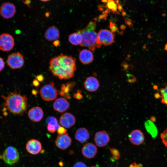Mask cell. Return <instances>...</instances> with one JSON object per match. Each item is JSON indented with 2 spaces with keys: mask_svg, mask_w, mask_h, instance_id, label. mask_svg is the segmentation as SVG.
Listing matches in <instances>:
<instances>
[{
  "mask_svg": "<svg viewBox=\"0 0 167 167\" xmlns=\"http://www.w3.org/2000/svg\"><path fill=\"white\" fill-rule=\"evenodd\" d=\"M76 69L75 58L62 53L51 58L49 62V70L54 76L60 79L72 78Z\"/></svg>",
  "mask_w": 167,
  "mask_h": 167,
  "instance_id": "obj_1",
  "label": "cell"
},
{
  "mask_svg": "<svg viewBox=\"0 0 167 167\" xmlns=\"http://www.w3.org/2000/svg\"><path fill=\"white\" fill-rule=\"evenodd\" d=\"M3 112H8L15 115H22L28 108V98L16 92H9L6 96H1Z\"/></svg>",
  "mask_w": 167,
  "mask_h": 167,
  "instance_id": "obj_2",
  "label": "cell"
},
{
  "mask_svg": "<svg viewBox=\"0 0 167 167\" xmlns=\"http://www.w3.org/2000/svg\"><path fill=\"white\" fill-rule=\"evenodd\" d=\"M96 26L95 22L92 21L84 28L78 31L82 36L81 46L87 47L92 51L101 47L96 31Z\"/></svg>",
  "mask_w": 167,
  "mask_h": 167,
  "instance_id": "obj_3",
  "label": "cell"
},
{
  "mask_svg": "<svg viewBox=\"0 0 167 167\" xmlns=\"http://www.w3.org/2000/svg\"><path fill=\"white\" fill-rule=\"evenodd\" d=\"M42 98L45 101H49L55 100L57 96L58 92L53 82L43 86L40 90Z\"/></svg>",
  "mask_w": 167,
  "mask_h": 167,
  "instance_id": "obj_4",
  "label": "cell"
},
{
  "mask_svg": "<svg viewBox=\"0 0 167 167\" xmlns=\"http://www.w3.org/2000/svg\"><path fill=\"white\" fill-rule=\"evenodd\" d=\"M2 158L5 163L11 165L16 163L19 159V155L15 147H8L3 152Z\"/></svg>",
  "mask_w": 167,
  "mask_h": 167,
  "instance_id": "obj_5",
  "label": "cell"
},
{
  "mask_svg": "<svg viewBox=\"0 0 167 167\" xmlns=\"http://www.w3.org/2000/svg\"><path fill=\"white\" fill-rule=\"evenodd\" d=\"M7 65L11 69H16L22 67L24 65V60L23 55L19 52L10 54L6 60Z\"/></svg>",
  "mask_w": 167,
  "mask_h": 167,
  "instance_id": "obj_6",
  "label": "cell"
},
{
  "mask_svg": "<svg viewBox=\"0 0 167 167\" xmlns=\"http://www.w3.org/2000/svg\"><path fill=\"white\" fill-rule=\"evenodd\" d=\"M15 45V40L10 34L4 33L0 35V49L4 52L12 50Z\"/></svg>",
  "mask_w": 167,
  "mask_h": 167,
  "instance_id": "obj_7",
  "label": "cell"
},
{
  "mask_svg": "<svg viewBox=\"0 0 167 167\" xmlns=\"http://www.w3.org/2000/svg\"><path fill=\"white\" fill-rule=\"evenodd\" d=\"M97 35L99 41L101 45H111L114 41V34L108 29H101Z\"/></svg>",
  "mask_w": 167,
  "mask_h": 167,
  "instance_id": "obj_8",
  "label": "cell"
},
{
  "mask_svg": "<svg viewBox=\"0 0 167 167\" xmlns=\"http://www.w3.org/2000/svg\"><path fill=\"white\" fill-rule=\"evenodd\" d=\"M15 5L10 2H6L2 5L0 7V14L4 18L9 19L14 16L16 12Z\"/></svg>",
  "mask_w": 167,
  "mask_h": 167,
  "instance_id": "obj_9",
  "label": "cell"
},
{
  "mask_svg": "<svg viewBox=\"0 0 167 167\" xmlns=\"http://www.w3.org/2000/svg\"><path fill=\"white\" fill-rule=\"evenodd\" d=\"M72 140L67 133L58 135L55 141L56 146L59 149L64 150L71 145Z\"/></svg>",
  "mask_w": 167,
  "mask_h": 167,
  "instance_id": "obj_10",
  "label": "cell"
},
{
  "mask_svg": "<svg viewBox=\"0 0 167 167\" xmlns=\"http://www.w3.org/2000/svg\"><path fill=\"white\" fill-rule=\"evenodd\" d=\"M109 135L105 131H102L96 133L94 137V140L96 145L102 147L106 146L110 141Z\"/></svg>",
  "mask_w": 167,
  "mask_h": 167,
  "instance_id": "obj_11",
  "label": "cell"
},
{
  "mask_svg": "<svg viewBox=\"0 0 167 167\" xmlns=\"http://www.w3.org/2000/svg\"><path fill=\"white\" fill-rule=\"evenodd\" d=\"M75 122V117L72 114L68 112L62 114L59 119L60 124L65 128H70L73 126Z\"/></svg>",
  "mask_w": 167,
  "mask_h": 167,
  "instance_id": "obj_12",
  "label": "cell"
},
{
  "mask_svg": "<svg viewBox=\"0 0 167 167\" xmlns=\"http://www.w3.org/2000/svg\"><path fill=\"white\" fill-rule=\"evenodd\" d=\"M26 148L28 152L32 155L38 154L42 149V145L39 141L32 139L28 141L26 144Z\"/></svg>",
  "mask_w": 167,
  "mask_h": 167,
  "instance_id": "obj_13",
  "label": "cell"
},
{
  "mask_svg": "<svg viewBox=\"0 0 167 167\" xmlns=\"http://www.w3.org/2000/svg\"><path fill=\"white\" fill-rule=\"evenodd\" d=\"M82 153L83 155L88 159L94 158L96 156L97 149L96 146L92 143H86L82 149Z\"/></svg>",
  "mask_w": 167,
  "mask_h": 167,
  "instance_id": "obj_14",
  "label": "cell"
},
{
  "mask_svg": "<svg viewBox=\"0 0 167 167\" xmlns=\"http://www.w3.org/2000/svg\"><path fill=\"white\" fill-rule=\"evenodd\" d=\"M128 137L131 142L134 145H139L143 143L144 137L143 132L139 130L132 131L129 135Z\"/></svg>",
  "mask_w": 167,
  "mask_h": 167,
  "instance_id": "obj_15",
  "label": "cell"
},
{
  "mask_svg": "<svg viewBox=\"0 0 167 167\" xmlns=\"http://www.w3.org/2000/svg\"><path fill=\"white\" fill-rule=\"evenodd\" d=\"M28 116L29 119L32 121L34 122H38L43 118L44 112L40 107L36 106L29 110Z\"/></svg>",
  "mask_w": 167,
  "mask_h": 167,
  "instance_id": "obj_16",
  "label": "cell"
},
{
  "mask_svg": "<svg viewBox=\"0 0 167 167\" xmlns=\"http://www.w3.org/2000/svg\"><path fill=\"white\" fill-rule=\"evenodd\" d=\"M54 109L59 113H63L70 107V104L66 99L59 98L55 100L53 104Z\"/></svg>",
  "mask_w": 167,
  "mask_h": 167,
  "instance_id": "obj_17",
  "label": "cell"
},
{
  "mask_svg": "<svg viewBox=\"0 0 167 167\" xmlns=\"http://www.w3.org/2000/svg\"><path fill=\"white\" fill-rule=\"evenodd\" d=\"M84 87L87 91L93 92L96 91L99 87V83L98 79L93 76L87 78L84 83Z\"/></svg>",
  "mask_w": 167,
  "mask_h": 167,
  "instance_id": "obj_18",
  "label": "cell"
},
{
  "mask_svg": "<svg viewBox=\"0 0 167 167\" xmlns=\"http://www.w3.org/2000/svg\"><path fill=\"white\" fill-rule=\"evenodd\" d=\"M44 35L45 38L48 41H55L59 38V31L57 27L52 26L46 30Z\"/></svg>",
  "mask_w": 167,
  "mask_h": 167,
  "instance_id": "obj_19",
  "label": "cell"
},
{
  "mask_svg": "<svg viewBox=\"0 0 167 167\" xmlns=\"http://www.w3.org/2000/svg\"><path fill=\"white\" fill-rule=\"evenodd\" d=\"M75 137L77 140L83 143L89 139L90 134L87 129L81 127L77 130L75 134Z\"/></svg>",
  "mask_w": 167,
  "mask_h": 167,
  "instance_id": "obj_20",
  "label": "cell"
},
{
  "mask_svg": "<svg viewBox=\"0 0 167 167\" xmlns=\"http://www.w3.org/2000/svg\"><path fill=\"white\" fill-rule=\"evenodd\" d=\"M79 59L84 64H88L92 62L93 60V55L89 50L84 49L79 51Z\"/></svg>",
  "mask_w": 167,
  "mask_h": 167,
  "instance_id": "obj_21",
  "label": "cell"
},
{
  "mask_svg": "<svg viewBox=\"0 0 167 167\" xmlns=\"http://www.w3.org/2000/svg\"><path fill=\"white\" fill-rule=\"evenodd\" d=\"M75 84V83L73 82L62 84L61 86L60 90L58 92L59 94L68 99H70L71 96L68 93L73 88Z\"/></svg>",
  "mask_w": 167,
  "mask_h": 167,
  "instance_id": "obj_22",
  "label": "cell"
},
{
  "mask_svg": "<svg viewBox=\"0 0 167 167\" xmlns=\"http://www.w3.org/2000/svg\"><path fill=\"white\" fill-rule=\"evenodd\" d=\"M69 42L75 45H80L82 41V36L80 32H77L70 34L68 37Z\"/></svg>",
  "mask_w": 167,
  "mask_h": 167,
  "instance_id": "obj_23",
  "label": "cell"
},
{
  "mask_svg": "<svg viewBox=\"0 0 167 167\" xmlns=\"http://www.w3.org/2000/svg\"><path fill=\"white\" fill-rule=\"evenodd\" d=\"M160 96L161 103L167 106V85L160 89Z\"/></svg>",
  "mask_w": 167,
  "mask_h": 167,
  "instance_id": "obj_24",
  "label": "cell"
},
{
  "mask_svg": "<svg viewBox=\"0 0 167 167\" xmlns=\"http://www.w3.org/2000/svg\"><path fill=\"white\" fill-rule=\"evenodd\" d=\"M46 122L47 124H50L54 126L57 130L60 126L57 120L54 117L49 116L46 119Z\"/></svg>",
  "mask_w": 167,
  "mask_h": 167,
  "instance_id": "obj_25",
  "label": "cell"
},
{
  "mask_svg": "<svg viewBox=\"0 0 167 167\" xmlns=\"http://www.w3.org/2000/svg\"><path fill=\"white\" fill-rule=\"evenodd\" d=\"M107 5L109 9L113 11H116L117 10V5L115 2L113 0H108Z\"/></svg>",
  "mask_w": 167,
  "mask_h": 167,
  "instance_id": "obj_26",
  "label": "cell"
},
{
  "mask_svg": "<svg viewBox=\"0 0 167 167\" xmlns=\"http://www.w3.org/2000/svg\"><path fill=\"white\" fill-rule=\"evenodd\" d=\"M161 137L163 143L167 147V128L161 134Z\"/></svg>",
  "mask_w": 167,
  "mask_h": 167,
  "instance_id": "obj_27",
  "label": "cell"
},
{
  "mask_svg": "<svg viewBox=\"0 0 167 167\" xmlns=\"http://www.w3.org/2000/svg\"><path fill=\"white\" fill-rule=\"evenodd\" d=\"M108 148L115 159L116 160L118 159L120 156V154L118 151L115 148H112L109 147H108Z\"/></svg>",
  "mask_w": 167,
  "mask_h": 167,
  "instance_id": "obj_28",
  "label": "cell"
},
{
  "mask_svg": "<svg viewBox=\"0 0 167 167\" xmlns=\"http://www.w3.org/2000/svg\"><path fill=\"white\" fill-rule=\"evenodd\" d=\"M47 129L49 132L51 133H54L57 130V128L54 126L50 124H48Z\"/></svg>",
  "mask_w": 167,
  "mask_h": 167,
  "instance_id": "obj_29",
  "label": "cell"
},
{
  "mask_svg": "<svg viewBox=\"0 0 167 167\" xmlns=\"http://www.w3.org/2000/svg\"><path fill=\"white\" fill-rule=\"evenodd\" d=\"M73 96L75 98L78 100L81 99L83 97L80 90H78L77 92L73 95Z\"/></svg>",
  "mask_w": 167,
  "mask_h": 167,
  "instance_id": "obj_30",
  "label": "cell"
},
{
  "mask_svg": "<svg viewBox=\"0 0 167 167\" xmlns=\"http://www.w3.org/2000/svg\"><path fill=\"white\" fill-rule=\"evenodd\" d=\"M58 133L59 135H62L66 133L67 131V130L65 128L60 126L58 130H57Z\"/></svg>",
  "mask_w": 167,
  "mask_h": 167,
  "instance_id": "obj_31",
  "label": "cell"
},
{
  "mask_svg": "<svg viewBox=\"0 0 167 167\" xmlns=\"http://www.w3.org/2000/svg\"><path fill=\"white\" fill-rule=\"evenodd\" d=\"M73 167H87V166L84 163L81 161H78L74 164Z\"/></svg>",
  "mask_w": 167,
  "mask_h": 167,
  "instance_id": "obj_32",
  "label": "cell"
},
{
  "mask_svg": "<svg viewBox=\"0 0 167 167\" xmlns=\"http://www.w3.org/2000/svg\"><path fill=\"white\" fill-rule=\"evenodd\" d=\"M5 66V62L3 59L0 57V72L4 69Z\"/></svg>",
  "mask_w": 167,
  "mask_h": 167,
  "instance_id": "obj_33",
  "label": "cell"
},
{
  "mask_svg": "<svg viewBox=\"0 0 167 167\" xmlns=\"http://www.w3.org/2000/svg\"><path fill=\"white\" fill-rule=\"evenodd\" d=\"M129 167H142V166L140 164H137L135 162H133L131 164Z\"/></svg>",
  "mask_w": 167,
  "mask_h": 167,
  "instance_id": "obj_34",
  "label": "cell"
},
{
  "mask_svg": "<svg viewBox=\"0 0 167 167\" xmlns=\"http://www.w3.org/2000/svg\"><path fill=\"white\" fill-rule=\"evenodd\" d=\"M36 79L39 82H41L44 80L43 76L41 75H37L36 77Z\"/></svg>",
  "mask_w": 167,
  "mask_h": 167,
  "instance_id": "obj_35",
  "label": "cell"
},
{
  "mask_svg": "<svg viewBox=\"0 0 167 167\" xmlns=\"http://www.w3.org/2000/svg\"><path fill=\"white\" fill-rule=\"evenodd\" d=\"M110 27L113 32H115L117 30V28L115 25L111 22L110 24Z\"/></svg>",
  "mask_w": 167,
  "mask_h": 167,
  "instance_id": "obj_36",
  "label": "cell"
},
{
  "mask_svg": "<svg viewBox=\"0 0 167 167\" xmlns=\"http://www.w3.org/2000/svg\"><path fill=\"white\" fill-rule=\"evenodd\" d=\"M32 84L35 87H37L39 85V81L37 79H35L32 82Z\"/></svg>",
  "mask_w": 167,
  "mask_h": 167,
  "instance_id": "obj_37",
  "label": "cell"
},
{
  "mask_svg": "<svg viewBox=\"0 0 167 167\" xmlns=\"http://www.w3.org/2000/svg\"><path fill=\"white\" fill-rule=\"evenodd\" d=\"M60 44V42L59 41L57 40L55 41L53 43V45L56 47L58 46Z\"/></svg>",
  "mask_w": 167,
  "mask_h": 167,
  "instance_id": "obj_38",
  "label": "cell"
},
{
  "mask_svg": "<svg viewBox=\"0 0 167 167\" xmlns=\"http://www.w3.org/2000/svg\"><path fill=\"white\" fill-rule=\"evenodd\" d=\"M32 93L33 95H36L37 93V92L36 90H33L32 91Z\"/></svg>",
  "mask_w": 167,
  "mask_h": 167,
  "instance_id": "obj_39",
  "label": "cell"
},
{
  "mask_svg": "<svg viewBox=\"0 0 167 167\" xmlns=\"http://www.w3.org/2000/svg\"><path fill=\"white\" fill-rule=\"evenodd\" d=\"M165 50L167 51V44H166L165 45Z\"/></svg>",
  "mask_w": 167,
  "mask_h": 167,
  "instance_id": "obj_40",
  "label": "cell"
},
{
  "mask_svg": "<svg viewBox=\"0 0 167 167\" xmlns=\"http://www.w3.org/2000/svg\"><path fill=\"white\" fill-rule=\"evenodd\" d=\"M40 0L43 2H46L49 1L50 0Z\"/></svg>",
  "mask_w": 167,
  "mask_h": 167,
  "instance_id": "obj_41",
  "label": "cell"
},
{
  "mask_svg": "<svg viewBox=\"0 0 167 167\" xmlns=\"http://www.w3.org/2000/svg\"><path fill=\"white\" fill-rule=\"evenodd\" d=\"M91 167H96V166H92Z\"/></svg>",
  "mask_w": 167,
  "mask_h": 167,
  "instance_id": "obj_42",
  "label": "cell"
}]
</instances>
